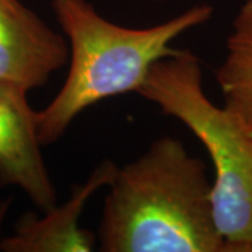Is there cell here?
I'll list each match as a JSON object with an SVG mask.
<instances>
[{"instance_id":"5b68a950","label":"cell","mask_w":252,"mask_h":252,"mask_svg":"<svg viewBox=\"0 0 252 252\" xmlns=\"http://www.w3.org/2000/svg\"><path fill=\"white\" fill-rule=\"evenodd\" d=\"M27 94L0 83V185L18 187L45 212L56 205V189L36 135V111Z\"/></svg>"},{"instance_id":"3957f363","label":"cell","mask_w":252,"mask_h":252,"mask_svg":"<svg viewBox=\"0 0 252 252\" xmlns=\"http://www.w3.org/2000/svg\"><path fill=\"white\" fill-rule=\"evenodd\" d=\"M137 94L178 119L205 146L215 167L212 200L228 252H252V133L207 98L196 55L180 49L153 64Z\"/></svg>"},{"instance_id":"7a4b0ae2","label":"cell","mask_w":252,"mask_h":252,"mask_svg":"<svg viewBox=\"0 0 252 252\" xmlns=\"http://www.w3.org/2000/svg\"><path fill=\"white\" fill-rule=\"evenodd\" d=\"M49 1L69 45V70L54 99L36 111L42 147L58 142L91 105L137 93L154 63L180 52L172 42L213 14L212 6L198 4L153 27L129 28L102 17L87 0Z\"/></svg>"},{"instance_id":"277c9868","label":"cell","mask_w":252,"mask_h":252,"mask_svg":"<svg viewBox=\"0 0 252 252\" xmlns=\"http://www.w3.org/2000/svg\"><path fill=\"white\" fill-rule=\"evenodd\" d=\"M69 61L64 35L20 0H0V83L30 93Z\"/></svg>"},{"instance_id":"52a82bcc","label":"cell","mask_w":252,"mask_h":252,"mask_svg":"<svg viewBox=\"0 0 252 252\" xmlns=\"http://www.w3.org/2000/svg\"><path fill=\"white\" fill-rule=\"evenodd\" d=\"M225 58L216 72L224 107L252 133V0H245L233 20Z\"/></svg>"},{"instance_id":"8992f818","label":"cell","mask_w":252,"mask_h":252,"mask_svg":"<svg viewBox=\"0 0 252 252\" xmlns=\"http://www.w3.org/2000/svg\"><path fill=\"white\" fill-rule=\"evenodd\" d=\"M118 167L108 158L102 160L81 185L73 188L63 205H55L42 216L28 212L18 219L13 234L0 241L6 252H90L95 235L79 227V220L89 199L98 189L112 182Z\"/></svg>"},{"instance_id":"6da1fadb","label":"cell","mask_w":252,"mask_h":252,"mask_svg":"<svg viewBox=\"0 0 252 252\" xmlns=\"http://www.w3.org/2000/svg\"><path fill=\"white\" fill-rule=\"evenodd\" d=\"M104 200L102 252H228L205 162L164 136L118 167Z\"/></svg>"}]
</instances>
